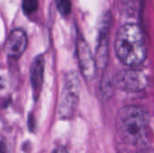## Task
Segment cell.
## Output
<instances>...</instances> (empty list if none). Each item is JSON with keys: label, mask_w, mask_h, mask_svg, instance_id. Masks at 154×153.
<instances>
[{"label": "cell", "mask_w": 154, "mask_h": 153, "mask_svg": "<svg viewBox=\"0 0 154 153\" xmlns=\"http://www.w3.org/2000/svg\"><path fill=\"white\" fill-rule=\"evenodd\" d=\"M136 153H154V151L152 150H143V151H140Z\"/></svg>", "instance_id": "5bb4252c"}, {"label": "cell", "mask_w": 154, "mask_h": 153, "mask_svg": "<svg viewBox=\"0 0 154 153\" xmlns=\"http://www.w3.org/2000/svg\"><path fill=\"white\" fill-rule=\"evenodd\" d=\"M44 58L42 55H38L34 58L31 66V84L34 95V98L37 99L43 84V73H44Z\"/></svg>", "instance_id": "ba28073f"}, {"label": "cell", "mask_w": 154, "mask_h": 153, "mask_svg": "<svg viewBox=\"0 0 154 153\" xmlns=\"http://www.w3.org/2000/svg\"><path fill=\"white\" fill-rule=\"evenodd\" d=\"M58 11L62 15H69L71 12L70 0H55Z\"/></svg>", "instance_id": "9c48e42d"}, {"label": "cell", "mask_w": 154, "mask_h": 153, "mask_svg": "<svg viewBox=\"0 0 154 153\" xmlns=\"http://www.w3.org/2000/svg\"><path fill=\"white\" fill-rule=\"evenodd\" d=\"M111 27V14L106 12L102 16L98 27V45L97 49V66L104 68L107 62V35Z\"/></svg>", "instance_id": "8992f818"}, {"label": "cell", "mask_w": 154, "mask_h": 153, "mask_svg": "<svg viewBox=\"0 0 154 153\" xmlns=\"http://www.w3.org/2000/svg\"><path fill=\"white\" fill-rule=\"evenodd\" d=\"M80 83L76 73H68L64 79V85L59 106V115L62 119L72 117L77 108L79 98Z\"/></svg>", "instance_id": "3957f363"}, {"label": "cell", "mask_w": 154, "mask_h": 153, "mask_svg": "<svg viewBox=\"0 0 154 153\" xmlns=\"http://www.w3.org/2000/svg\"><path fill=\"white\" fill-rule=\"evenodd\" d=\"M27 47V36L23 30L14 29L13 30L5 44V51L6 55L11 59H19L24 52Z\"/></svg>", "instance_id": "52a82bcc"}, {"label": "cell", "mask_w": 154, "mask_h": 153, "mask_svg": "<svg viewBox=\"0 0 154 153\" xmlns=\"http://www.w3.org/2000/svg\"><path fill=\"white\" fill-rule=\"evenodd\" d=\"M38 6L37 0H23V10L24 14H32Z\"/></svg>", "instance_id": "30bf717a"}, {"label": "cell", "mask_w": 154, "mask_h": 153, "mask_svg": "<svg viewBox=\"0 0 154 153\" xmlns=\"http://www.w3.org/2000/svg\"><path fill=\"white\" fill-rule=\"evenodd\" d=\"M52 153H69V151L64 147H57L54 149Z\"/></svg>", "instance_id": "7c38bea8"}, {"label": "cell", "mask_w": 154, "mask_h": 153, "mask_svg": "<svg viewBox=\"0 0 154 153\" xmlns=\"http://www.w3.org/2000/svg\"><path fill=\"white\" fill-rule=\"evenodd\" d=\"M77 56L83 77L87 80H92L97 73V62L87 41L81 36L77 40Z\"/></svg>", "instance_id": "5b68a950"}, {"label": "cell", "mask_w": 154, "mask_h": 153, "mask_svg": "<svg viewBox=\"0 0 154 153\" xmlns=\"http://www.w3.org/2000/svg\"><path fill=\"white\" fill-rule=\"evenodd\" d=\"M115 50L123 64L129 67L141 65L147 57V48L141 27L135 23L121 26L115 40Z\"/></svg>", "instance_id": "7a4b0ae2"}, {"label": "cell", "mask_w": 154, "mask_h": 153, "mask_svg": "<svg viewBox=\"0 0 154 153\" xmlns=\"http://www.w3.org/2000/svg\"><path fill=\"white\" fill-rule=\"evenodd\" d=\"M114 85L124 91L139 92L147 87L148 79L143 72L129 69L119 72L114 78Z\"/></svg>", "instance_id": "277c9868"}, {"label": "cell", "mask_w": 154, "mask_h": 153, "mask_svg": "<svg viewBox=\"0 0 154 153\" xmlns=\"http://www.w3.org/2000/svg\"><path fill=\"white\" fill-rule=\"evenodd\" d=\"M4 87H5V80H4V78H2L0 77V89L4 88Z\"/></svg>", "instance_id": "4fadbf2b"}, {"label": "cell", "mask_w": 154, "mask_h": 153, "mask_svg": "<svg viewBox=\"0 0 154 153\" xmlns=\"http://www.w3.org/2000/svg\"><path fill=\"white\" fill-rule=\"evenodd\" d=\"M0 153H8L6 143L2 138H0Z\"/></svg>", "instance_id": "8fae6325"}, {"label": "cell", "mask_w": 154, "mask_h": 153, "mask_svg": "<svg viewBox=\"0 0 154 153\" xmlns=\"http://www.w3.org/2000/svg\"><path fill=\"white\" fill-rule=\"evenodd\" d=\"M119 137L127 144L145 146L150 137V117L146 110L138 106L122 107L116 116Z\"/></svg>", "instance_id": "6da1fadb"}]
</instances>
